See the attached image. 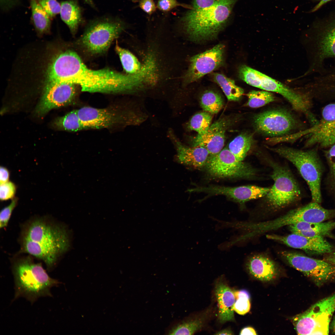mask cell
<instances>
[{
    "instance_id": "cell-17",
    "label": "cell",
    "mask_w": 335,
    "mask_h": 335,
    "mask_svg": "<svg viewBox=\"0 0 335 335\" xmlns=\"http://www.w3.org/2000/svg\"><path fill=\"white\" fill-rule=\"evenodd\" d=\"M308 135L305 147L318 145L326 148L335 143V102L323 108L320 120L315 129Z\"/></svg>"
},
{
    "instance_id": "cell-50",
    "label": "cell",
    "mask_w": 335,
    "mask_h": 335,
    "mask_svg": "<svg viewBox=\"0 0 335 335\" xmlns=\"http://www.w3.org/2000/svg\"><path fill=\"white\" fill-rule=\"evenodd\" d=\"M329 330H330L333 334H335V316H334L330 323L329 327Z\"/></svg>"
},
{
    "instance_id": "cell-11",
    "label": "cell",
    "mask_w": 335,
    "mask_h": 335,
    "mask_svg": "<svg viewBox=\"0 0 335 335\" xmlns=\"http://www.w3.org/2000/svg\"><path fill=\"white\" fill-rule=\"evenodd\" d=\"M309 38L311 64L316 75L335 70V23L315 29Z\"/></svg>"
},
{
    "instance_id": "cell-33",
    "label": "cell",
    "mask_w": 335,
    "mask_h": 335,
    "mask_svg": "<svg viewBox=\"0 0 335 335\" xmlns=\"http://www.w3.org/2000/svg\"><path fill=\"white\" fill-rule=\"evenodd\" d=\"M247 96L248 101L246 105L252 108L261 107L275 101V99L272 93L266 91L252 90Z\"/></svg>"
},
{
    "instance_id": "cell-5",
    "label": "cell",
    "mask_w": 335,
    "mask_h": 335,
    "mask_svg": "<svg viewBox=\"0 0 335 335\" xmlns=\"http://www.w3.org/2000/svg\"><path fill=\"white\" fill-rule=\"evenodd\" d=\"M270 167V177L274 184L263 198V202L270 210L276 211L299 200L301 191L293 174L288 168L271 159H265Z\"/></svg>"
},
{
    "instance_id": "cell-41",
    "label": "cell",
    "mask_w": 335,
    "mask_h": 335,
    "mask_svg": "<svg viewBox=\"0 0 335 335\" xmlns=\"http://www.w3.org/2000/svg\"><path fill=\"white\" fill-rule=\"evenodd\" d=\"M217 0H193L192 7L195 10H199L209 7L214 4Z\"/></svg>"
},
{
    "instance_id": "cell-48",
    "label": "cell",
    "mask_w": 335,
    "mask_h": 335,
    "mask_svg": "<svg viewBox=\"0 0 335 335\" xmlns=\"http://www.w3.org/2000/svg\"><path fill=\"white\" fill-rule=\"evenodd\" d=\"M330 171L332 185L335 189V167Z\"/></svg>"
},
{
    "instance_id": "cell-38",
    "label": "cell",
    "mask_w": 335,
    "mask_h": 335,
    "mask_svg": "<svg viewBox=\"0 0 335 335\" xmlns=\"http://www.w3.org/2000/svg\"><path fill=\"white\" fill-rule=\"evenodd\" d=\"M18 199L15 197L10 203L5 207L1 210L0 213V227L4 228L7 226L11 214L14 208L16 206Z\"/></svg>"
},
{
    "instance_id": "cell-22",
    "label": "cell",
    "mask_w": 335,
    "mask_h": 335,
    "mask_svg": "<svg viewBox=\"0 0 335 335\" xmlns=\"http://www.w3.org/2000/svg\"><path fill=\"white\" fill-rule=\"evenodd\" d=\"M215 294L218 306L219 319L221 323L234 320V305L236 301L234 291L220 280L216 284Z\"/></svg>"
},
{
    "instance_id": "cell-24",
    "label": "cell",
    "mask_w": 335,
    "mask_h": 335,
    "mask_svg": "<svg viewBox=\"0 0 335 335\" xmlns=\"http://www.w3.org/2000/svg\"><path fill=\"white\" fill-rule=\"evenodd\" d=\"M292 233L308 237H333L332 231L335 228V221L309 223L300 222L289 226Z\"/></svg>"
},
{
    "instance_id": "cell-23",
    "label": "cell",
    "mask_w": 335,
    "mask_h": 335,
    "mask_svg": "<svg viewBox=\"0 0 335 335\" xmlns=\"http://www.w3.org/2000/svg\"><path fill=\"white\" fill-rule=\"evenodd\" d=\"M246 266L251 274L262 281L272 280L277 272L276 266L273 261L263 255L251 256L248 259Z\"/></svg>"
},
{
    "instance_id": "cell-43",
    "label": "cell",
    "mask_w": 335,
    "mask_h": 335,
    "mask_svg": "<svg viewBox=\"0 0 335 335\" xmlns=\"http://www.w3.org/2000/svg\"><path fill=\"white\" fill-rule=\"evenodd\" d=\"M19 3V0H0L1 9L7 11L16 7Z\"/></svg>"
},
{
    "instance_id": "cell-8",
    "label": "cell",
    "mask_w": 335,
    "mask_h": 335,
    "mask_svg": "<svg viewBox=\"0 0 335 335\" xmlns=\"http://www.w3.org/2000/svg\"><path fill=\"white\" fill-rule=\"evenodd\" d=\"M267 148L296 167L308 185L312 202L320 204L322 200L320 185L322 168L316 150L304 151L286 146Z\"/></svg>"
},
{
    "instance_id": "cell-47",
    "label": "cell",
    "mask_w": 335,
    "mask_h": 335,
    "mask_svg": "<svg viewBox=\"0 0 335 335\" xmlns=\"http://www.w3.org/2000/svg\"><path fill=\"white\" fill-rule=\"evenodd\" d=\"M331 0H320V2L312 10V11L314 12L316 11L324 4Z\"/></svg>"
},
{
    "instance_id": "cell-2",
    "label": "cell",
    "mask_w": 335,
    "mask_h": 335,
    "mask_svg": "<svg viewBox=\"0 0 335 335\" xmlns=\"http://www.w3.org/2000/svg\"><path fill=\"white\" fill-rule=\"evenodd\" d=\"M71 235L66 227L43 218L29 221L22 230L21 250L42 260L51 269L70 248Z\"/></svg>"
},
{
    "instance_id": "cell-29",
    "label": "cell",
    "mask_w": 335,
    "mask_h": 335,
    "mask_svg": "<svg viewBox=\"0 0 335 335\" xmlns=\"http://www.w3.org/2000/svg\"><path fill=\"white\" fill-rule=\"evenodd\" d=\"M115 50L119 56L123 69L127 74H134L141 70L143 65H141L138 59L131 52L121 47L117 43Z\"/></svg>"
},
{
    "instance_id": "cell-35",
    "label": "cell",
    "mask_w": 335,
    "mask_h": 335,
    "mask_svg": "<svg viewBox=\"0 0 335 335\" xmlns=\"http://www.w3.org/2000/svg\"><path fill=\"white\" fill-rule=\"evenodd\" d=\"M236 301L234 305L233 310L237 313L243 315L250 310L251 304L250 295L245 290L234 291Z\"/></svg>"
},
{
    "instance_id": "cell-51",
    "label": "cell",
    "mask_w": 335,
    "mask_h": 335,
    "mask_svg": "<svg viewBox=\"0 0 335 335\" xmlns=\"http://www.w3.org/2000/svg\"><path fill=\"white\" fill-rule=\"evenodd\" d=\"M84 2L93 8H95V6L92 0H84Z\"/></svg>"
},
{
    "instance_id": "cell-19",
    "label": "cell",
    "mask_w": 335,
    "mask_h": 335,
    "mask_svg": "<svg viewBox=\"0 0 335 335\" xmlns=\"http://www.w3.org/2000/svg\"><path fill=\"white\" fill-rule=\"evenodd\" d=\"M266 237L290 247L302 249L312 254H328L333 251L332 246L324 238L308 237L293 233L284 236L268 234Z\"/></svg>"
},
{
    "instance_id": "cell-15",
    "label": "cell",
    "mask_w": 335,
    "mask_h": 335,
    "mask_svg": "<svg viewBox=\"0 0 335 335\" xmlns=\"http://www.w3.org/2000/svg\"><path fill=\"white\" fill-rule=\"evenodd\" d=\"M224 48L223 44H218L192 57L185 76L186 82H194L221 66L223 63Z\"/></svg>"
},
{
    "instance_id": "cell-34",
    "label": "cell",
    "mask_w": 335,
    "mask_h": 335,
    "mask_svg": "<svg viewBox=\"0 0 335 335\" xmlns=\"http://www.w3.org/2000/svg\"><path fill=\"white\" fill-rule=\"evenodd\" d=\"M203 318H198L184 321L174 326L169 332L170 335H192L203 326Z\"/></svg>"
},
{
    "instance_id": "cell-42",
    "label": "cell",
    "mask_w": 335,
    "mask_h": 335,
    "mask_svg": "<svg viewBox=\"0 0 335 335\" xmlns=\"http://www.w3.org/2000/svg\"><path fill=\"white\" fill-rule=\"evenodd\" d=\"M325 155L330 170L335 167V143L326 151Z\"/></svg>"
},
{
    "instance_id": "cell-36",
    "label": "cell",
    "mask_w": 335,
    "mask_h": 335,
    "mask_svg": "<svg viewBox=\"0 0 335 335\" xmlns=\"http://www.w3.org/2000/svg\"><path fill=\"white\" fill-rule=\"evenodd\" d=\"M43 10L51 20L60 13L61 4L56 0H38Z\"/></svg>"
},
{
    "instance_id": "cell-14",
    "label": "cell",
    "mask_w": 335,
    "mask_h": 335,
    "mask_svg": "<svg viewBox=\"0 0 335 335\" xmlns=\"http://www.w3.org/2000/svg\"><path fill=\"white\" fill-rule=\"evenodd\" d=\"M253 124L258 132L275 137L289 135L295 128L297 122L287 110L276 109L256 114L253 118Z\"/></svg>"
},
{
    "instance_id": "cell-40",
    "label": "cell",
    "mask_w": 335,
    "mask_h": 335,
    "mask_svg": "<svg viewBox=\"0 0 335 335\" xmlns=\"http://www.w3.org/2000/svg\"><path fill=\"white\" fill-rule=\"evenodd\" d=\"M139 7L145 12L150 15L155 12L157 6L153 0H140Z\"/></svg>"
},
{
    "instance_id": "cell-31",
    "label": "cell",
    "mask_w": 335,
    "mask_h": 335,
    "mask_svg": "<svg viewBox=\"0 0 335 335\" xmlns=\"http://www.w3.org/2000/svg\"><path fill=\"white\" fill-rule=\"evenodd\" d=\"M200 104L203 109L211 114L218 113L222 108L223 101L218 93L211 90L205 92L200 98Z\"/></svg>"
},
{
    "instance_id": "cell-9",
    "label": "cell",
    "mask_w": 335,
    "mask_h": 335,
    "mask_svg": "<svg viewBox=\"0 0 335 335\" xmlns=\"http://www.w3.org/2000/svg\"><path fill=\"white\" fill-rule=\"evenodd\" d=\"M125 26V23L119 18H96L89 23L79 42L87 53L92 55L101 54L107 50Z\"/></svg>"
},
{
    "instance_id": "cell-10",
    "label": "cell",
    "mask_w": 335,
    "mask_h": 335,
    "mask_svg": "<svg viewBox=\"0 0 335 335\" xmlns=\"http://www.w3.org/2000/svg\"><path fill=\"white\" fill-rule=\"evenodd\" d=\"M335 311V293L318 301L293 317L295 329L298 335H328Z\"/></svg>"
},
{
    "instance_id": "cell-30",
    "label": "cell",
    "mask_w": 335,
    "mask_h": 335,
    "mask_svg": "<svg viewBox=\"0 0 335 335\" xmlns=\"http://www.w3.org/2000/svg\"><path fill=\"white\" fill-rule=\"evenodd\" d=\"M55 125L60 129L71 132L87 129L79 118L77 109L73 110L56 120Z\"/></svg>"
},
{
    "instance_id": "cell-3",
    "label": "cell",
    "mask_w": 335,
    "mask_h": 335,
    "mask_svg": "<svg viewBox=\"0 0 335 335\" xmlns=\"http://www.w3.org/2000/svg\"><path fill=\"white\" fill-rule=\"evenodd\" d=\"M237 0H217L209 7L190 10L180 20L185 31L195 41L215 38L226 24Z\"/></svg>"
},
{
    "instance_id": "cell-6",
    "label": "cell",
    "mask_w": 335,
    "mask_h": 335,
    "mask_svg": "<svg viewBox=\"0 0 335 335\" xmlns=\"http://www.w3.org/2000/svg\"><path fill=\"white\" fill-rule=\"evenodd\" d=\"M78 115L87 129L110 128L136 125L143 121V114L119 105L103 108L84 106L77 109Z\"/></svg>"
},
{
    "instance_id": "cell-21",
    "label": "cell",
    "mask_w": 335,
    "mask_h": 335,
    "mask_svg": "<svg viewBox=\"0 0 335 335\" xmlns=\"http://www.w3.org/2000/svg\"><path fill=\"white\" fill-rule=\"evenodd\" d=\"M168 135L176 147L179 163L197 168L205 165L210 155L206 149L200 146L189 147L184 145L172 130H169Z\"/></svg>"
},
{
    "instance_id": "cell-32",
    "label": "cell",
    "mask_w": 335,
    "mask_h": 335,
    "mask_svg": "<svg viewBox=\"0 0 335 335\" xmlns=\"http://www.w3.org/2000/svg\"><path fill=\"white\" fill-rule=\"evenodd\" d=\"M212 119L211 114L203 112L194 115L187 124L189 130L196 132L197 136H201L207 132L210 126Z\"/></svg>"
},
{
    "instance_id": "cell-27",
    "label": "cell",
    "mask_w": 335,
    "mask_h": 335,
    "mask_svg": "<svg viewBox=\"0 0 335 335\" xmlns=\"http://www.w3.org/2000/svg\"><path fill=\"white\" fill-rule=\"evenodd\" d=\"M253 142L252 135L244 133L238 136L230 142L227 148L238 160L243 161Z\"/></svg>"
},
{
    "instance_id": "cell-28",
    "label": "cell",
    "mask_w": 335,
    "mask_h": 335,
    "mask_svg": "<svg viewBox=\"0 0 335 335\" xmlns=\"http://www.w3.org/2000/svg\"><path fill=\"white\" fill-rule=\"evenodd\" d=\"M213 77L214 81L220 86L229 100L238 101L242 97L244 90L236 85L234 80L218 73L213 74Z\"/></svg>"
},
{
    "instance_id": "cell-39",
    "label": "cell",
    "mask_w": 335,
    "mask_h": 335,
    "mask_svg": "<svg viewBox=\"0 0 335 335\" xmlns=\"http://www.w3.org/2000/svg\"><path fill=\"white\" fill-rule=\"evenodd\" d=\"M156 6L160 11L164 12L169 11L179 6L191 10L193 9L192 6L181 3L176 0H158Z\"/></svg>"
},
{
    "instance_id": "cell-16",
    "label": "cell",
    "mask_w": 335,
    "mask_h": 335,
    "mask_svg": "<svg viewBox=\"0 0 335 335\" xmlns=\"http://www.w3.org/2000/svg\"><path fill=\"white\" fill-rule=\"evenodd\" d=\"M75 86L73 84L63 82L46 85L42 96L36 109L37 114L42 115L52 109L72 103L76 95Z\"/></svg>"
},
{
    "instance_id": "cell-18",
    "label": "cell",
    "mask_w": 335,
    "mask_h": 335,
    "mask_svg": "<svg viewBox=\"0 0 335 335\" xmlns=\"http://www.w3.org/2000/svg\"><path fill=\"white\" fill-rule=\"evenodd\" d=\"M270 188L254 185L237 187L211 186L197 187L190 189V192H204L212 194L225 195L240 203L264 197L269 191Z\"/></svg>"
},
{
    "instance_id": "cell-1",
    "label": "cell",
    "mask_w": 335,
    "mask_h": 335,
    "mask_svg": "<svg viewBox=\"0 0 335 335\" xmlns=\"http://www.w3.org/2000/svg\"><path fill=\"white\" fill-rule=\"evenodd\" d=\"M46 84L67 83L79 86L83 91L106 93L134 92L142 82L139 74H124L107 69L88 68L75 52L58 55L49 67Z\"/></svg>"
},
{
    "instance_id": "cell-46",
    "label": "cell",
    "mask_w": 335,
    "mask_h": 335,
    "mask_svg": "<svg viewBox=\"0 0 335 335\" xmlns=\"http://www.w3.org/2000/svg\"><path fill=\"white\" fill-rule=\"evenodd\" d=\"M325 261L330 263L334 265H335V251L332 252L331 253H328L325 258Z\"/></svg>"
},
{
    "instance_id": "cell-20",
    "label": "cell",
    "mask_w": 335,
    "mask_h": 335,
    "mask_svg": "<svg viewBox=\"0 0 335 335\" xmlns=\"http://www.w3.org/2000/svg\"><path fill=\"white\" fill-rule=\"evenodd\" d=\"M233 122L229 117H223L211 125L206 133L193 139V146H200L206 149L211 155L216 154L223 149L227 129Z\"/></svg>"
},
{
    "instance_id": "cell-45",
    "label": "cell",
    "mask_w": 335,
    "mask_h": 335,
    "mask_svg": "<svg viewBox=\"0 0 335 335\" xmlns=\"http://www.w3.org/2000/svg\"><path fill=\"white\" fill-rule=\"evenodd\" d=\"M240 335H257L255 329L251 327H247L243 329L240 333Z\"/></svg>"
},
{
    "instance_id": "cell-13",
    "label": "cell",
    "mask_w": 335,
    "mask_h": 335,
    "mask_svg": "<svg viewBox=\"0 0 335 335\" xmlns=\"http://www.w3.org/2000/svg\"><path fill=\"white\" fill-rule=\"evenodd\" d=\"M281 256L291 266L320 287L335 279V265L296 252L283 251Z\"/></svg>"
},
{
    "instance_id": "cell-37",
    "label": "cell",
    "mask_w": 335,
    "mask_h": 335,
    "mask_svg": "<svg viewBox=\"0 0 335 335\" xmlns=\"http://www.w3.org/2000/svg\"><path fill=\"white\" fill-rule=\"evenodd\" d=\"M17 186L11 181L0 184V199L1 201L13 199L15 197Z\"/></svg>"
},
{
    "instance_id": "cell-26",
    "label": "cell",
    "mask_w": 335,
    "mask_h": 335,
    "mask_svg": "<svg viewBox=\"0 0 335 335\" xmlns=\"http://www.w3.org/2000/svg\"><path fill=\"white\" fill-rule=\"evenodd\" d=\"M29 1L31 20L36 30L40 34L49 32L51 19L40 5L38 0Z\"/></svg>"
},
{
    "instance_id": "cell-4",
    "label": "cell",
    "mask_w": 335,
    "mask_h": 335,
    "mask_svg": "<svg viewBox=\"0 0 335 335\" xmlns=\"http://www.w3.org/2000/svg\"><path fill=\"white\" fill-rule=\"evenodd\" d=\"M15 294L13 300L25 298L31 303L41 297H52L51 289L60 282L50 277L39 263L29 257L20 258L12 265Z\"/></svg>"
},
{
    "instance_id": "cell-12",
    "label": "cell",
    "mask_w": 335,
    "mask_h": 335,
    "mask_svg": "<svg viewBox=\"0 0 335 335\" xmlns=\"http://www.w3.org/2000/svg\"><path fill=\"white\" fill-rule=\"evenodd\" d=\"M205 166L209 174L218 178L253 179L258 175L256 169L238 160L227 148L210 155Z\"/></svg>"
},
{
    "instance_id": "cell-25",
    "label": "cell",
    "mask_w": 335,
    "mask_h": 335,
    "mask_svg": "<svg viewBox=\"0 0 335 335\" xmlns=\"http://www.w3.org/2000/svg\"><path fill=\"white\" fill-rule=\"evenodd\" d=\"M60 17L73 34L83 22L82 9L78 0H67L61 3Z\"/></svg>"
},
{
    "instance_id": "cell-49",
    "label": "cell",
    "mask_w": 335,
    "mask_h": 335,
    "mask_svg": "<svg viewBox=\"0 0 335 335\" xmlns=\"http://www.w3.org/2000/svg\"><path fill=\"white\" fill-rule=\"evenodd\" d=\"M216 335H232L233 332L229 329H225L220 331L216 334Z\"/></svg>"
},
{
    "instance_id": "cell-7",
    "label": "cell",
    "mask_w": 335,
    "mask_h": 335,
    "mask_svg": "<svg viewBox=\"0 0 335 335\" xmlns=\"http://www.w3.org/2000/svg\"><path fill=\"white\" fill-rule=\"evenodd\" d=\"M239 76L242 80L252 86L265 91L278 93L289 102L293 109L307 117L312 113L311 96L308 93L296 92L279 82L245 65L239 69Z\"/></svg>"
},
{
    "instance_id": "cell-44",
    "label": "cell",
    "mask_w": 335,
    "mask_h": 335,
    "mask_svg": "<svg viewBox=\"0 0 335 335\" xmlns=\"http://www.w3.org/2000/svg\"><path fill=\"white\" fill-rule=\"evenodd\" d=\"M10 173L8 169L5 167L1 166L0 168V184L9 181Z\"/></svg>"
}]
</instances>
